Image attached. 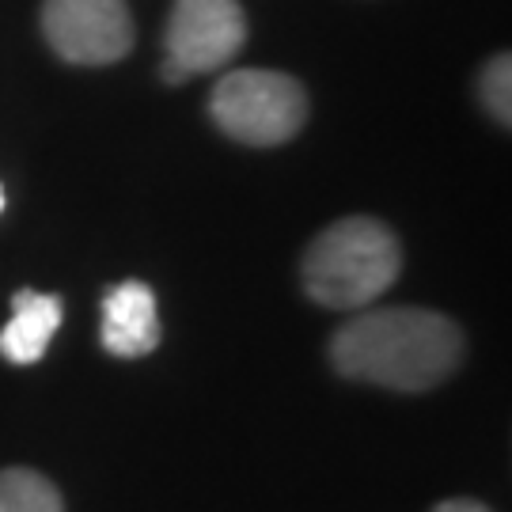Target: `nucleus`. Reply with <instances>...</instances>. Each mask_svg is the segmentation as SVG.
Wrapping results in <instances>:
<instances>
[{"label":"nucleus","instance_id":"nucleus-1","mask_svg":"<svg viewBox=\"0 0 512 512\" xmlns=\"http://www.w3.org/2000/svg\"><path fill=\"white\" fill-rule=\"evenodd\" d=\"M467 357V334L452 315L429 308H376L346 319L330 338V365L342 380L387 391H433Z\"/></svg>","mask_w":512,"mask_h":512},{"label":"nucleus","instance_id":"nucleus-2","mask_svg":"<svg viewBox=\"0 0 512 512\" xmlns=\"http://www.w3.org/2000/svg\"><path fill=\"white\" fill-rule=\"evenodd\" d=\"M403 243L376 217L334 220L308 243L300 277L304 293L330 311H357L399 281Z\"/></svg>","mask_w":512,"mask_h":512},{"label":"nucleus","instance_id":"nucleus-3","mask_svg":"<svg viewBox=\"0 0 512 512\" xmlns=\"http://www.w3.org/2000/svg\"><path fill=\"white\" fill-rule=\"evenodd\" d=\"M308 92L304 84L277 69H236L213 84L209 114L213 126L239 145L274 148L289 145L308 126Z\"/></svg>","mask_w":512,"mask_h":512},{"label":"nucleus","instance_id":"nucleus-4","mask_svg":"<svg viewBox=\"0 0 512 512\" xmlns=\"http://www.w3.org/2000/svg\"><path fill=\"white\" fill-rule=\"evenodd\" d=\"M247 42V16L239 0H175L167 19L164 80L183 84L190 76L217 73Z\"/></svg>","mask_w":512,"mask_h":512},{"label":"nucleus","instance_id":"nucleus-5","mask_svg":"<svg viewBox=\"0 0 512 512\" xmlns=\"http://www.w3.org/2000/svg\"><path fill=\"white\" fill-rule=\"evenodd\" d=\"M42 35L69 65H114L133 50L126 0H46Z\"/></svg>","mask_w":512,"mask_h":512},{"label":"nucleus","instance_id":"nucleus-6","mask_svg":"<svg viewBox=\"0 0 512 512\" xmlns=\"http://www.w3.org/2000/svg\"><path fill=\"white\" fill-rule=\"evenodd\" d=\"M160 311L156 293L145 281H122L103 296V349L114 357H148L160 346Z\"/></svg>","mask_w":512,"mask_h":512},{"label":"nucleus","instance_id":"nucleus-7","mask_svg":"<svg viewBox=\"0 0 512 512\" xmlns=\"http://www.w3.org/2000/svg\"><path fill=\"white\" fill-rule=\"evenodd\" d=\"M12 308H16L12 323L0 330V353L12 365H35L46 357L50 338L61 327V296L19 289Z\"/></svg>","mask_w":512,"mask_h":512},{"label":"nucleus","instance_id":"nucleus-8","mask_svg":"<svg viewBox=\"0 0 512 512\" xmlns=\"http://www.w3.org/2000/svg\"><path fill=\"white\" fill-rule=\"evenodd\" d=\"M0 512H65V497L42 471L4 467L0 471Z\"/></svg>","mask_w":512,"mask_h":512},{"label":"nucleus","instance_id":"nucleus-9","mask_svg":"<svg viewBox=\"0 0 512 512\" xmlns=\"http://www.w3.org/2000/svg\"><path fill=\"white\" fill-rule=\"evenodd\" d=\"M478 95H482V103L490 110V118H494L501 129L512 126V61L509 54H497L486 61V69L478 76Z\"/></svg>","mask_w":512,"mask_h":512},{"label":"nucleus","instance_id":"nucleus-10","mask_svg":"<svg viewBox=\"0 0 512 512\" xmlns=\"http://www.w3.org/2000/svg\"><path fill=\"white\" fill-rule=\"evenodd\" d=\"M433 512H490V509L482 501H475V497H448V501L433 505Z\"/></svg>","mask_w":512,"mask_h":512},{"label":"nucleus","instance_id":"nucleus-11","mask_svg":"<svg viewBox=\"0 0 512 512\" xmlns=\"http://www.w3.org/2000/svg\"><path fill=\"white\" fill-rule=\"evenodd\" d=\"M0 213H4V190H0Z\"/></svg>","mask_w":512,"mask_h":512}]
</instances>
